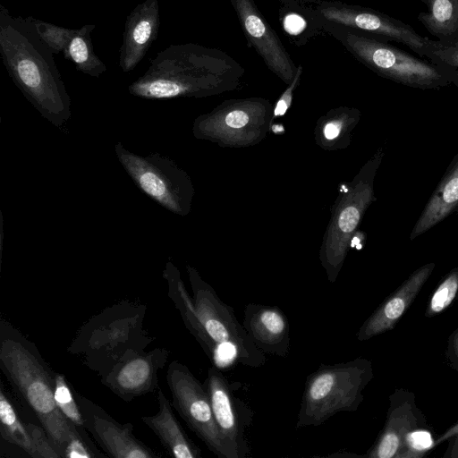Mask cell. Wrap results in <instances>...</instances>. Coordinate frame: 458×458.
Wrapping results in <instances>:
<instances>
[{"label":"cell","instance_id":"6da1fadb","mask_svg":"<svg viewBox=\"0 0 458 458\" xmlns=\"http://www.w3.org/2000/svg\"><path fill=\"white\" fill-rule=\"evenodd\" d=\"M0 368L24 398L64 458L105 456L58 409L55 401V374L37 346L8 321H0Z\"/></svg>","mask_w":458,"mask_h":458},{"label":"cell","instance_id":"7a4b0ae2","mask_svg":"<svg viewBox=\"0 0 458 458\" xmlns=\"http://www.w3.org/2000/svg\"><path fill=\"white\" fill-rule=\"evenodd\" d=\"M0 54L3 64L26 99L55 127L72 116L71 98L54 53L26 18L13 17L0 4Z\"/></svg>","mask_w":458,"mask_h":458},{"label":"cell","instance_id":"3957f363","mask_svg":"<svg viewBox=\"0 0 458 458\" xmlns=\"http://www.w3.org/2000/svg\"><path fill=\"white\" fill-rule=\"evenodd\" d=\"M240 70V64L219 49L175 44L158 52L147 71L128 86V91L145 99L201 96Z\"/></svg>","mask_w":458,"mask_h":458},{"label":"cell","instance_id":"277c9868","mask_svg":"<svg viewBox=\"0 0 458 458\" xmlns=\"http://www.w3.org/2000/svg\"><path fill=\"white\" fill-rule=\"evenodd\" d=\"M143 318L141 306L122 302L110 307L80 330L69 351L101 377L125 357L144 352L151 339Z\"/></svg>","mask_w":458,"mask_h":458},{"label":"cell","instance_id":"5b68a950","mask_svg":"<svg viewBox=\"0 0 458 458\" xmlns=\"http://www.w3.org/2000/svg\"><path fill=\"white\" fill-rule=\"evenodd\" d=\"M373 377L372 362L366 358L320 364L306 378L295 428L317 427L339 412L357 411Z\"/></svg>","mask_w":458,"mask_h":458},{"label":"cell","instance_id":"8992f818","mask_svg":"<svg viewBox=\"0 0 458 458\" xmlns=\"http://www.w3.org/2000/svg\"><path fill=\"white\" fill-rule=\"evenodd\" d=\"M343 42L356 59L377 74L397 83L421 89L458 86V69L412 55L386 41L360 31L345 30Z\"/></svg>","mask_w":458,"mask_h":458},{"label":"cell","instance_id":"52a82bcc","mask_svg":"<svg viewBox=\"0 0 458 458\" xmlns=\"http://www.w3.org/2000/svg\"><path fill=\"white\" fill-rule=\"evenodd\" d=\"M187 272L198 316L218 348L219 368L234 362L250 368L263 366L265 353L254 344L242 324L237 320L233 309L218 297L195 268L188 266Z\"/></svg>","mask_w":458,"mask_h":458},{"label":"cell","instance_id":"ba28073f","mask_svg":"<svg viewBox=\"0 0 458 458\" xmlns=\"http://www.w3.org/2000/svg\"><path fill=\"white\" fill-rule=\"evenodd\" d=\"M115 155L134 184L151 199L176 215L188 212L191 187L186 174L168 157L159 153L141 156L114 145Z\"/></svg>","mask_w":458,"mask_h":458},{"label":"cell","instance_id":"9c48e42d","mask_svg":"<svg viewBox=\"0 0 458 458\" xmlns=\"http://www.w3.org/2000/svg\"><path fill=\"white\" fill-rule=\"evenodd\" d=\"M172 405L190 429L214 454L233 458L216 426L208 394L190 369L173 360L166 369Z\"/></svg>","mask_w":458,"mask_h":458},{"label":"cell","instance_id":"30bf717a","mask_svg":"<svg viewBox=\"0 0 458 458\" xmlns=\"http://www.w3.org/2000/svg\"><path fill=\"white\" fill-rule=\"evenodd\" d=\"M318 10L320 16L330 22L364 32L383 41L401 43L426 59L430 38L421 36L400 20L367 7L337 2H323Z\"/></svg>","mask_w":458,"mask_h":458},{"label":"cell","instance_id":"8fae6325","mask_svg":"<svg viewBox=\"0 0 458 458\" xmlns=\"http://www.w3.org/2000/svg\"><path fill=\"white\" fill-rule=\"evenodd\" d=\"M204 386L216 426L233 458H246L250 447L245 431L252 421L253 411L236 397L221 369L214 364L208 369Z\"/></svg>","mask_w":458,"mask_h":458},{"label":"cell","instance_id":"7c38bea8","mask_svg":"<svg viewBox=\"0 0 458 458\" xmlns=\"http://www.w3.org/2000/svg\"><path fill=\"white\" fill-rule=\"evenodd\" d=\"M84 428L101 449L113 458H159L160 455L133 435L131 423L121 424L102 407L75 393Z\"/></svg>","mask_w":458,"mask_h":458},{"label":"cell","instance_id":"4fadbf2b","mask_svg":"<svg viewBox=\"0 0 458 458\" xmlns=\"http://www.w3.org/2000/svg\"><path fill=\"white\" fill-rule=\"evenodd\" d=\"M168 355L163 347L133 353L116 363L100 380L115 395L130 403L159 388L158 373L165 368Z\"/></svg>","mask_w":458,"mask_h":458},{"label":"cell","instance_id":"5bb4252c","mask_svg":"<svg viewBox=\"0 0 458 458\" xmlns=\"http://www.w3.org/2000/svg\"><path fill=\"white\" fill-rule=\"evenodd\" d=\"M427 420L416 404L415 394L396 388L389 395V407L383 428L364 454L368 458H400L407 437L428 428Z\"/></svg>","mask_w":458,"mask_h":458},{"label":"cell","instance_id":"9a60e30c","mask_svg":"<svg viewBox=\"0 0 458 458\" xmlns=\"http://www.w3.org/2000/svg\"><path fill=\"white\" fill-rule=\"evenodd\" d=\"M246 38L267 66L285 82L293 81L297 67L277 34L258 10L253 0H231Z\"/></svg>","mask_w":458,"mask_h":458},{"label":"cell","instance_id":"2e32d148","mask_svg":"<svg viewBox=\"0 0 458 458\" xmlns=\"http://www.w3.org/2000/svg\"><path fill=\"white\" fill-rule=\"evenodd\" d=\"M435 267V263H428L413 271L363 322L356 333L357 340L367 341L393 330L419 295Z\"/></svg>","mask_w":458,"mask_h":458},{"label":"cell","instance_id":"e0dca14e","mask_svg":"<svg viewBox=\"0 0 458 458\" xmlns=\"http://www.w3.org/2000/svg\"><path fill=\"white\" fill-rule=\"evenodd\" d=\"M160 13L158 0H144L127 15L119 51V66L131 72L145 57L158 37Z\"/></svg>","mask_w":458,"mask_h":458},{"label":"cell","instance_id":"ac0fdd59","mask_svg":"<svg viewBox=\"0 0 458 458\" xmlns=\"http://www.w3.org/2000/svg\"><path fill=\"white\" fill-rule=\"evenodd\" d=\"M242 326L264 353L284 358L290 352V324L277 306L250 303L243 310Z\"/></svg>","mask_w":458,"mask_h":458},{"label":"cell","instance_id":"d6986e66","mask_svg":"<svg viewBox=\"0 0 458 458\" xmlns=\"http://www.w3.org/2000/svg\"><path fill=\"white\" fill-rule=\"evenodd\" d=\"M158 411L141 418L157 437L165 452L175 458H200L201 450L188 437L177 420L174 407L161 388L157 389Z\"/></svg>","mask_w":458,"mask_h":458},{"label":"cell","instance_id":"ffe728a7","mask_svg":"<svg viewBox=\"0 0 458 458\" xmlns=\"http://www.w3.org/2000/svg\"><path fill=\"white\" fill-rule=\"evenodd\" d=\"M163 277L167 284V295L179 311L184 326L199 343L211 363L219 367L218 348L207 334L198 316L193 299L187 292L178 268L171 261L166 262Z\"/></svg>","mask_w":458,"mask_h":458},{"label":"cell","instance_id":"44dd1931","mask_svg":"<svg viewBox=\"0 0 458 458\" xmlns=\"http://www.w3.org/2000/svg\"><path fill=\"white\" fill-rule=\"evenodd\" d=\"M458 208V152L416 222L410 239L426 233Z\"/></svg>","mask_w":458,"mask_h":458},{"label":"cell","instance_id":"7402d4cb","mask_svg":"<svg viewBox=\"0 0 458 458\" xmlns=\"http://www.w3.org/2000/svg\"><path fill=\"white\" fill-rule=\"evenodd\" d=\"M426 11L418 14V21L441 44L458 41V0H420Z\"/></svg>","mask_w":458,"mask_h":458},{"label":"cell","instance_id":"603a6c76","mask_svg":"<svg viewBox=\"0 0 458 458\" xmlns=\"http://www.w3.org/2000/svg\"><path fill=\"white\" fill-rule=\"evenodd\" d=\"M96 26L85 24L74 29L64 51L65 59L72 62L78 72L83 74L99 78L107 67L94 51L91 33Z\"/></svg>","mask_w":458,"mask_h":458},{"label":"cell","instance_id":"cb8c5ba5","mask_svg":"<svg viewBox=\"0 0 458 458\" xmlns=\"http://www.w3.org/2000/svg\"><path fill=\"white\" fill-rule=\"evenodd\" d=\"M0 433L2 438L30 457L38 458L26 424L20 420L3 387L0 388Z\"/></svg>","mask_w":458,"mask_h":458},{"label":"cell","instance_id":"d4e9b609","mask_svg":"<svg viewBox=\"0 0 458 458\" xmlns=\"http://www.w3.org/2000/svg\"><path fill=\"white\" fill-rule=\"evenodd\" d=\"M458 297V267L450 270L428 298L425 317L433 318L449 308Z\"/></svg>","mask_w":458,"mask_h":458},{"label":"cell","instance_id":"484cf974","mask_svg":"<svg viewBox=\"0 0 458 458\" xmlns=\"http://www.w3.org/2000/svg\"><path fill=\"white\" fill-rule=\"evenodd\" d=\"M55 401L58 409L75 426L85 429L80 405L65 376L55 372Z\"/></svg>","mask_w":458,"mask_h":458},{"label":"cell","instance_id":"4316f807","mask_svg":"<svg viewBox=\"0 0 458 458\" xmlns=\"http://www.w3.org/2000/svg\"><path fill=\"white\" fill-rule=\"evenodd\" d=\"M26 20L54 54L63 53L74 29L58 26L31 16L26 17Z\"/></svg>","mask_w":458,"mask_h":458},{"label":"cell","instance_id":"83f0119b","mask_svg":"<svg viewBox=\"0 0 458 458\" xmlns=\"http://www.w3.org/2000/svg\"><path fill=\"white\" fill-rule=\"evenodd\" d=\"M434 448L435 439L430 426L419 428L407 437L400 458H421Z\"/></svg>","mask_w":458,"mask_h":458},{"label":"cell","instance_id":"f1b7e54d","mask_svg":"<svg viewBox=\"0 0 458 458\" xmlns=\"http://www.w3.org/2000/svg\"><path fill=\"white\" fill-rule=\"evenodd\" d=\"M426 59L437 64L458 69V41L445 45L430 39Z\"/></svg>","mask_w":458,"mask_h":458},{"label":"cell","instance_id":"f546056e","mask_svg":"<svg viewBox=\"0 0 458 458\" xmlns=\"http://www.w3.org/2000/svg\"><path fill=\"white\" fill-rule=\"evenodd\" d=\"M29 430L38 458H60V454L53 445L45 428L33 423H25Z\"/></svg>","mask_w":458,"mask_h":458},{"label":"cell","instance_id":"4dcf8cb0","mask_svg":"<svg viewBox=\"0 0 458 458\" xmlns=\"http://www.w3.org/2000/svg\"><path fill=\"white\" fill-rule=\"evenodd\" d=\"M301 72H302V67H301V65H299L297 67L296 74H295L294 78L293 79V81H291L290 86L284 92V94L282 95V97L280 98V99L277 102V105H276V106L275 108V112H274L275 116H280V115L284 114L286 110L290 106V104L292 101L293 91L298 84V81L300 80V76H301Z\"/></svg>","mask_w":458,"mask_h":458},{"label":"cell","instance_id":"1f68e13d","mask_svg":"<svg viewBox=\"0 0 458 458\" xmlns=\"http://www.w3.org/2000/svg\"><path fill=\"white\" fill-rule=\"evenodd\" d=\"M445 359L446 364L458 372V328L454 330L447 339Z\"/></svg>","mask_w":458,"mask_h":458},{"label":"cell","instance_id":"d6a6232c","mask_svg":"<svg viewBox=\"0 0 458 458\" xmlns=\"http://www.w3.org/2000/svg\"><path fill=\"white\" fill-rule=\"evenodd\" d=\"M249 122L248 114L242 110H233L227 114L225 123L229 127L241 128Z\"/></svg>","mask_w":458,"mask_h":458},{"label":"cell","instance_id":"836d02e7","mask_svg":"<svg viewBox=\"0 0 458 458\" xmlns=\"http://www.w3.org/2000/svg\"><path fill=\"white\" fill-rule=\"evenodd\" d=\"M304 26V21L298 15H289L284 19V28L290 34L301 32Z\"/></svg>","mask_w":458,"mask_h":458},{"label":"cell","instance_id":"e575fe53","mask_svg":"<svg viewBox=\"0 0 458 458\" xmlns=\"http://www.w3.org/2000/svg\"><path fill=\"white\" fill-rule=\"evenodd\" d=\"M447 440L449 441L448 445L443 456L445 458H458V433L450 437Z\"/></svg>","mask_w":458,"mask_h":458},{"label":"cell","instance_id":"d590c367","mask_svg":"<svg viewBox=\"0 0 458 458\" xmlns=\"http://www.w3.org/2000/svg\"><path fill=\"white\" fill-rule=\"evenodd\" d=\"M456 433H458V420H456L452 426L446 428L441 435L437 436L435 439V447Z\"/></svg>","mask_w":458,"mask_h":458},{"label":"cell","instance_id":"8d00e7d4","mask_svg":"<svg viewBox=\"0 0 458 458\" xmlns=\"http://www.w3.org/2000/svg\"><path fill=\"white\" fill-rule=\"evenodd\" d=\"M341 131V123L332 122L327 123L324 128V135L328 140H333L339 135Z\"/></svg>","mask_w":458,"mask_h":458}]
</instances>
